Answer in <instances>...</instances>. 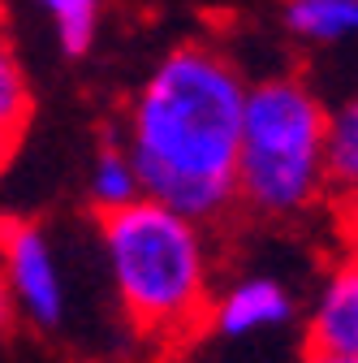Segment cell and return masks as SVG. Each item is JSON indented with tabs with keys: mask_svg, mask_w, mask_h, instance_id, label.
Wrapping results in <instances>:
<instances>
[{
	"mask_svg": "<svg viewBox=\"0 0 358 363\" xmlns=\"http://www.w3.org/2000/svg\"><path fill=\"white\" fill-rule=\"evenodd\" d=\"M246 78L216 43H177L143 78L125 108L121 147L143 199L195 225L225 220L233 199Z\"/></svg>",
	"mask_w": 358,
	"mask_h": 363,
	"instance_id": "cell-1",
	"label": "cell"
},
{
	"mask_svg": "<svg viewBox=\"0 0 358 363\" xmlns=\"http://www.w3.org/2000/svg\"><path fill=\"white\" fill-rule=\"evenodd\" d=\"M112 290L139 337L177 342L203 329L212 303L207 230L151 199L100 216Z\"/></svg>",
	"mask_w": 358,
	"mask_h": 363,
	"instance_id": "cell-2",
	"label": "cell"
},
{
	"mask_svg": "<svg viewBox=\"0 0 358 363\" xmlns=\"http://www.w3.org/2000/svg\"><path fill=\"white\" fill-rule=\"evenodd\" d=\"M328 104L302 74L246 82L233 199L259 220H294L328 199L324 182Z\"/></svg>",
	"mask_w": 358,
	"mask_h": 363,
	"instance_id": "cell-3",
	"label": "cell"
},
{
	"mask_svg": "<svg viewBox=\"0 0 358 363\" xmlns=\"http://www.w3.org/2000/svg\"><path fill=\"white\" fill-rule=\"evenodd\" d=\"M0 281L13 311L35 329H61L65 320V281L48 242V230L30 216H0Z\"/></svg>",
	"mask_w": 358,
	"mask_h": 363,
	"instance_id": "cell-4",
	"label": "cell"
},
{
	"mask_svg": "<svg viewBox=\"0 0 358 363\" xmlns=\"http://www.w3.org/2000/svg\"><path fill=\"white\" fill-rule=\"evenodd\" d=\"M302 342L316 359H358V247H345L320 281Z\"/></svg>",
	"mask_w": 358,
	"mask_h": 363,
	"instance_id": "cell-5",
	"label": "cell"
},
{
	"mask_svg": "<svg viewBox=\"0 0 358 363\" xmlns=\"http://www.w3.org/2000/svg\"><path fill=\"white\" fill-rule=\"evenodd\" d=\"M298 315L294 294L272 281V277H242L229 290L212 294L207 315H203V329L220 333V337H250V333H267V329H281Z\"/></svg>",
	"mask_w": 358,
	"mask_h": 363,
	"instance_id": "cell-6",
	"label": "cell"
},
{
	"mask_svg": "<svg viewBox=\"0 0 358 363\" xmlns=\"http://www.w3.org/2000/svg\"><path fill=\"white\" fill-rule=\"evenodd\" d=\"M281 26L306 48H345L358 43V0H289Z\"/></svg>",
	"mask_w": 358,
	"mask_h": 363,
	"instance_id": "cell-7",
	"label": "cell"
},
{
	"mask_svg": "<svg viewBox=\"0 0 358 363\" xmlns=\"http://www.w3.org/2000/svg\"><path fill=\"white\" fill-rule=\"evenodd\" d=\"M324 182H328V199L333 203H345V199L358 195V91L341 108H328Z\"/></svg>",
	"mask_w": 358,
	"mask_h": 363,
	"instance_id": "cell-8",
	"label": "cell"
},
{
	"mask_svg": "<svg viewBox=\"0 0 358 363\" xmlns=\"http://www.w3.org/2000/svg\"><path fill=\"white\" fill-rule=\"evenodd\" d=\"M86 195H91V208L96 216H108V212H121L129 203L143 199V186H139V173H134L125 147L112 139L96 152V164H91V177H86Z\"/></svg>",
	"mask_w": 358,
	"mask_h": 363,
	"instance_id": "cell-9",
	"label": "cell"
},
{
	"mask_svg": "<svg viewBox=\"0 0 358 363\" xmlns=\"http://www.w3.org/2000/svg\"><path fill=\"white\" fill-rule=\"evenodd\" d=\"M35 113V96H30V82H26V69L9 43V30H5V13H0V125L9 134H18Z\"/></svg>",
	"mask_w": 358,
	"mask_h": 363,
	"instance_id": "cell-10",
	"label": "cell"
},
{
	"mask_svg": "<svg viewBox=\"0 0 358 363\" xmlns=\"http://www.w3.org/2000/svg\"><path fill=\"white\" fill-rule=\"evenodd\" d=\"M43 13H48L52 35H57L65 57L78 61L96 48V35H100V5L96 0H48Z\"/></svg>",
	"mask_w": 358,
	"mask_h": 363,
	"instance_id": "cell-11",
	"label": "cell"
},
{
	"mask_svg": "<svg viewBox=\"0 0 358 363\" xmlns=\"http://www.w3.org/2000/svg\"><path fill=\"white\" fill-rule=\"evenodd\" d=\"M337 216H341L345 242H350V247H358V195H354V199H345V203H337Z\"/></svg>",
	"mask_w": 358,
	"mask_h": 363,
	"instance_id": "cell-12",
	"label": "cell"
},
{
	"mask_svg": "<svg viewBox=\"0 0 358 363\" xmlns=\"http://www.w3.org/2000/svg\"><path fill=\"white\" fill-rule=\"evenodd\" d=\"M13 152H18V134H9L5 125H0V173L9 169V160H13Z\"/></svg>",
	"mask_w": 358,
	"mask_h": 363,
	"instance_id": "cell-13",
	"label": "cell"
},
{
	"mask_svg": "<svg viewBox=\"0 0 358 363\" xmlns=\"http://www.w3.org/2000/svg\"><path fill=\"white\" fill-rule=\"evenodd\" d=\"M9 320H13V298H9L5 281H0V329H9Z\"/></svg>",
	"mask_w": 358,
	"mask_h": 363,
	"instance_id": "cell-14",
	"label": "cell"
},
{
	"mask_svg": "<svg viewBox=\"0 0 358 363\" xmlns=\"http://www.w3.org/2000/svg\"><path fill=\"white\" fill-rule=\"evenodd\" d=\"M302 363H358V359H316V354H306Z\"/></svg>",
	"mask_w": 358,
	"mask_h": 363,
	"instance_id": "cell-15",
	"label": "cell"
}]
</instances>
